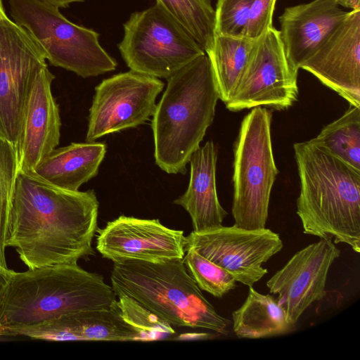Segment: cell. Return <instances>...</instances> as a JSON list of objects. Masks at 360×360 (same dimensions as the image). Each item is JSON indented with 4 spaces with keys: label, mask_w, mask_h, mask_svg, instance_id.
Here are the masks:
<instances>
[{
    "label": "cell",
    "mask_w": 360,
    "mask_h": 360,
    "mask_svg": "<svg viewBox=\"0 0 360 360\" xmlns=\"http://www.w3.org/2000/svg\"><path fill=\"white\" fill-rule=\"evenodd\" d=\"M98 207L94 190H67L18 172L6 247L28 269L77 263L95 253Z\"/></svg>",
    "instance_id": "cell-1"
},
{
    "label": "cell",
    "mask_w": 360,
    "mask_h": 360,
    "mask_svg": "<svg viewBox=\"0 0 360 360\" xmlns=\"http://www.w3.org/2000/svg\"><path fill=\"white\" fill-rule=\"evenodd\" d=\"M303 233L360 252V170L311 139L295 143Z\"/></svg>",
    "instance_id": "cell-2"
},
{
    "label": "cell",
    "mask_w": 360,
    "mask_h": 360,
    "mask_svg": "<svg viewBox=\"0 0 360 360\" xmlns=\"http://www.w3.org/2000/svg\"><path fill=\"white\" fill-rule=\"evenodd\" d=\"M103 277L77 263L14 271L0 308V335L89 309L109 308L116 300Z\"/></svg>",
    "instance_id": "cell-3"
},
{
    "label": "cell",
    "mask_w": 360,
    "mask_h": 360,
    "mask_svg": "<svg viewBox=\"0 0 360 360\" xmlns=\"http://www.w3.org/2000/svg\"><path fill=\"white\" fill-rule=\"evenodd\" d=\"M219 92L206 53L167 79L151 127L155 164L167 174H186L192 154L212 124Z\"/></svg>",
    "instance_id": "cell-4"
},
{
    "label": "cell",
    "mask_w": 360,
    "mask_h": 360,
    "mask_svg": "<svg viewBox=\"0 0 360 360\" xmlns=\"http://www.w3.org/2000/svg\"><path fill=\"white\" fill-rule=\"evenodd\" d=\"M113 263L111 287L117 297L135 300L172 326L228 333L230 321L205 297L183 259Z\"/></svg>",
    "instance_id": "cell-5"
},
{
    "label": "cell",
    "mask_w": 360,
    "mask_h": 360,
    "mask_svg": "<svg viewBox=\"0 0 360 360\" xmlns=\"http://www.w3.org/2000/svg\"><path fill=\"white\" fill-rule=\"evenodd\" d=\"M13 21L23 27L52 65L86 78L116 69L96 31L68 20L59 8L42 0H8Z\"/></svg>",
    "instance_id": "cell-6"
},
{
    "label": "cell",
    "mask_w": 360,
    "mask_h": 360,
    "mask_svg": "<svg viewBox=\"0 0 360 360\" xmlns=\"http://www.w3.org/2000/svg\"><path fill=\"white\" fill-rule=\"evenodd\" d=\"M272 112L258 106L244 117L233 146L232 215L245 229L266 226L271 188L278 170L271 143Z\"/></svg>",
    "instance_id": "cell-7"
},
{
    "label": "cell",
    "mask_w": 360,
    "mask_h": 360,
    "mask_svg": "<svg viewBox=\"0 0 360 360\" xmlns=\"http://www.w3.org/2000/svg\"><path fill=\"white\" fill-rule=\"evenodd\" d=\"M123 26L124 37L117 46L127 65L135 72L167 79L205 54L158 4L131 13Z\"/></svg>",
    "instance_id": "cell-8"
},
{
    "label": "cell",
    "mask_w": 360,
    "mask_h": 360,
    "mask_svg": "<svg viewBox=\"0 0 360 360\" xmlns=\"http://www.w3.org/2000/svg\"><path fill=\"white\" fill-rule=\"evenodd\" d=\"M297 75L288 60L279 30L270 27L255 39L226 108L233 112L258 106L288 109L297 101Z\"/></svg>",
    "instance_id": "cell-9"
},
{
    "label": "cell",
    "mask_w": 360,
    "mask_h": 360,
    "mask_svg": "<svg viewBox=\"0 0 360 360\" xmlns=\"http://www.w3.org/2000/svg\"><path fill=\"white\" fill-rule=\"evenodd\" d=\"M46 66L39 46L6 16L0 22V136L15 147L32 86Z\"/></svg>",
    "instance_id": "cell-10"
},
{
    "label": "cell",
    "mask_w": 360,
    "mask_h": 360,
    "mask_svg": "<svg viewBox=\"0 0 360 360\" xmlns=\"http://www.w3.org/2000/svg\"><path fill=\"white\" fill-rule=\"evenodd\" d=\"M283 246L279 234L269 229H245L235 225L193 231L184 242L185 252L195 250L248 287L267 274L262 264Z\"/></svg>",
    "instance_id": "cell-11"
},
{
    "label": "cell",
    "mask_w": 360,
    "mask_h": 360,
    "mask_svg": "<svg viewBox=\"0 0 360 360\" xmlns=\"http://www.w3.org/2000/svg\"><path fill=\"white\" fill-rule=\"evenodd\" d=\"M164 86L159 78L131 70L103 79L95 89L86 141L146 122Z\"/></svg>",
    "instance_id": "cell-12"
},
{
    "label": "cell",
    "mask_w": 360,
    "mask_h": 360,
    "mask_svg": "<svg viewBox=\"0 0 360 360\" xmlns=\"http://www.w3.org/2000/svg\"><path fill=\"white\" fill-rule=\"evenodd\" d=\"M96 249L113 262H161L183 259L184 233L166 227L158 219L121 215L97 229Z\"/></svg>",
    "instance_id": "cell-13"
},
{
    "label": "cell",
    "mask_w": 360,
    "mask_h": 360,
    "mask_svg": "<svg viewBox=\"0 0 360 360\" xmlns=\"http://www.w3.org/2000/svg\"><path fill=\"white\" fill-rule=\"evenodd\" d=\"M340 255L331 240L321 239L297 252L267 281L270 293L278 295L290 323L294 325L311 304L326 295L329 269Z\"/></svg>",
    "instance_id": "cell-14"
},
{
    "label": "cell",
    "mask_w": 360,
    "mask_h": 360,
    "mask_svg": "<svg viewBox=\"0 0 360 360\" xmlns=\"http://www.w3.org/2000/svg\"><path fill=\"white\" fill-rule=\"evenodd\" d=\"M351 106L360 107V8L351 10L301 65Z\"/></svg>",
    "instance_id": "cell-15"
},
{
    "label": "cell",
    "mask_w": 360,
    "mask_h": 360,
    "mask_svg": "<svg viewBox=\"0 0 360 360\" xmlns=\"http://www.w3.org/2000/svg\"><path fill=\"white\" fill-rule=\"evenodd\" d=\"M54 79L46 66L37 73L32 86L15 146L18 172H34L59 143L61 121L51 91Z\"/></svg>",
    "instance_id": "cell-16"
},
{
    "label": "cell",
    "mask_w": 360,
    "mask_h": 360,
    "mask_svg": "<svg viewBox=\"0 0 360 360\" xmlns=\"http://www.w3.org/2000/svg\"><path fill=\"white\" fill-rule=\"evenodd\" d=\"M9 336L53 341H142V336L121 316L115 300L110 307L79 311L12 330Z\"/></svg>",
    "instance_id": "cell-17"
},
{
    "label": "cell",
    "mask_w": 360,
    "mask_h": 360,
    "mask_svg": "<svg viewBox=\"0 0 360 360\" xmlns=\"http://www.w3.org/2000/svg\"><path fill=\"white\" fill-rule=\"evenodd\" d=\"M347 14L335 0H313L286 7L279 16V30L288 60L300 65L325 42Z\"/></svg>",
    "instance_id": "cell-18"
},
{
    "label": "cell",
    "mask_w": 360,
    "mask_h": 360,
    "mask_svg": "<svg viewBox=\"0 0 360 360\" xmlns=\"http://www.w3.org/2000/svg\"><path fill=\"white\" fill-rule=\"evenodd\" d=\"M217 150L212 141L200 146L189 160L191 172L188 188L174 201L189 214L193 231L221 226L228 214L217 196Z\"/></svg>",
    "instance_id": "cell-19"
},
{
    "label": "cell",
    "mask_w": 360,
    "mask_h": 360,
    "mask_svg": "<svg viewBox=\"0 0 360 360\" xmlns=\"http://www.w3.org/2000/svg\"><path fill=\"white\" fill-rule=\"evenodd\" d=\"M105 153L103 143H71L53 150L38 164L34 172L54 186L78 191L97 175Z\"/></svg>",
    "instance_id": "cell-20"
},
{
    "label": "cell",
    "mask_w": 360,
    "mask_h": 360,
    "mask_svg": "<svg viewBox=\"0 0 360 360\" xmlns=\"http://www.w3.org/2000/svg\"><path fill=\"white\" fill-rule=\"evenodd\" d=\"M233 330L238 338L258 339L276 336L292 329L277 299L249 287L243 304L232 313Z\"/></svg>",
    "instance_id": "cell-21"
},
{
    "label": "cell",
    "mask_w": 360,
    "mask_h": 360,
    "mask_svg": "<svg viewBox=\"0 0 360 360\" xmlns=\"http://www.w3.org/2000/svg\"><path fill=\"white\" fill-rule=\"evenodd\" d=\"M256 39L245 35L214 36L213 47L206 55L210 62L219 99L224 103L240 79Z\"/></svg>",
    "instance_id": "cell-22"
},
{
    "label": "cell",
    "mask_w": 360,
    "mask_h": 360,
    "mask_svg": "<svg viewBox=\"0 0 360 360\" xmlns=\"http://www.w3.org/2000/svg\"><path fill=\"white\" fill-rule=\"evenodd\" d=\"M311 140L360 170V107L351 106Z\"/></svg>",
    "instance_id": "cell-23"
},
{
    "label": "cell",
    "mask_w": 360,
    "mask_h": 360,
    "mask_svg": "<svg viewBox=\"0 0 360 360\" xmlns=\"http://www.w3.org/2000/svg\"><path fill=\"white\" fill-rule=\"evenodd\" d=\"M198 43L205 53L214 41L215 11L211 0H156Z\"/></svg>",
    "instance_id": "cell-24"
},
{
    "label": "cell",
    "mask_w": 360,
    "mask_h": 360,
    "mask_svg": "<svg viewBox=\"0 0 360 360\" xmlns=\"http://www.w3.org/2000/svg\"><path fill=\"white\" fill-rule=\"evenodd\" d=\"M18 172L15 147L0 136V265L8 268L5 250Z\"/></svg>",
    "instance_id": "cell-25"
},
{
    "label": "cell",
    "mask_w": 360,
    "mask_h": 360,
    "mask_svg": "<svg viewBox=\"0 0 360 360\" xmlns=\"http://www.w3.org/2000/svg\"><path fill=\"white\" fill-rule=\"evenodd\" d=\"M183 262L200 290L221 298L236 287V280L228 271L193 249L185 252Z\"/></svg>",
    "instance_id": "cell-26"
},
{
    "label": "cell",
    "mask_w": 360,
    "mask_h": 360,
    "mask_svg": "<svg viewBox=\"0 0 360 360\" xmlns=\"http://www.w3.org/2000/svg\"><path fill=\"white\" fill-rule=\"evenodd\" d=\"M117 297V303L121 316L140 333L142 341L160 340L174 333L172 326L135 300L126 295Z\"/></svg>",
    "instance_id": "cell-27"
},
{
    "label": "cell",
    "mask_w": 360,
    "mask_h": 360,
    "mask_svg": "<svg viewBox=\"0 0 360 360\" xmlns=\"http://www.w3.org/2000/svg\"><path fill=\"white\" fill-rule=\"evenodd\" d=\"M253 0H217L215 35H243Z\"/></svg>",
    "instance_id": "cell-28"
},
{
    "label": "cell",
    "mask_w": 360,
    "mask_h": 360,
    "mask_svg": "<svg viewBox=\"0 0 360 360\" xmlns=\"http://www.w3.org/2000/svg\"><path fill=\"white\" fill-rule=\"evenodd\" d=\"M276 0H253L243 35L256 39L272 27Z\"/></svg>",
    "instance_id": "cell-29"
},
{
    "label": "cell",
    "mask_w": 360,
    "mask_h": 360,
    "mask_svg": "<svg viewBox=\"0 0 360 360\" xmlns=\"http://www.w3.org/2000/svg\"><path fill=\"white\" fill-rule=\"evenodd\" d=\"M14 271L11 270L8 268H5L0 265V308L4 291ZM1 332V325L0 322V335Z\"/></svg>",
    "instance_id": "cell-30"
},
{
    "label": "cell",
    "mask_w": 360,
    "mask_h": 360,
    "mask_svg": "<svg viewBox=\"0 0 360 360\" xmlns=\"http://www.w3.org/2000/svg\"><path fill=\"white\" fill-rule=\"evenodd\" d=\"M338 6H342L351 10L360 8V0H335Z\"/></svg>",
    "instance_id": "cell-31"
},
{
    "label": "cell",
    "mask_w": 360,
    "mask_h": 360,
    "mask_svg": "<svg viewBox=\"0 0 360 360\" xmlns=\"http://www.w3.org/2000/svg\"><path fill=\"white\" fill-rule=\"evenodd\" d=\"M58 8H65L75 2H82L84 0H42Z\"/></svg>",
    "instance_id": "cell-32"
},
{
    "label": "cell",
    "mask_w": 360,
    "mask_h": 360,
    "mask_svg": "<svg viewBox=\"0 0 360 360\" xmlns=\"http://www.w3.org/2000/svg\"><path fill=\"white\" fill-rule=\"evenodd\" d=\"M7 16L5 11H4V6H3V3H2V0H0V22L6 17Z\"/></svg>",
    "instance_id": "cell-33"
}]
</instances>
